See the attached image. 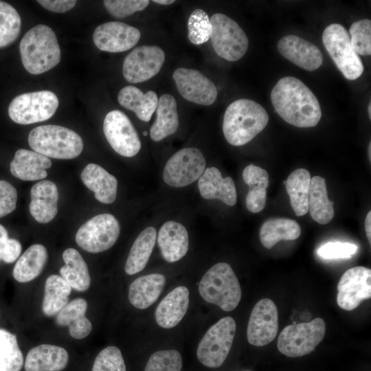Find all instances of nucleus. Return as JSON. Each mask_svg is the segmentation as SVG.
<instances>
[{
    "label": "nucleus",
    "instance_id": "obj_1",
    "mask_svg": "<svg viewBox=\"0 0 371 371\" xmlns=\"http://www.w3.org/2000/svg\"><path fill=\"white\" fill-rule=\"evenodd\" d=\"M277 113L287 123L300 128L315 126L322 117L319 101L312 91L293 76L280 79L271 93Z\"/></svg>",
    "mask_w": 371,
    "mask_h": 371
},
{
    "label": "nucleus",
    "instance_id": "obj_2",
    "mask_svg": "<svg viewBox=\"0 0 371 371\" xmlns=\"http://www.w3.org/2000/svg\"><path fill=\"white\" fill-rule=\"evenodd\" d=\"M269 115L264 107L249 99H239L225 110L223 132L232 146H239L251 141L267 125Z\"/></svg>",
    "mask_w": 371,
    "mask_h": 371
},
{
    "label": "nucleus",
    "instance_id": "obj_3",
    "mask_svg": "<svg viewBox=\"0 0 371 371\" xmlns=\"http://www.w3.org/2000/svg\"><path fill=\"white\" fill-rule=\"evenodd\" d=\"M19 49L23 65L32 74H41L50 70L61 58L54 32L43 24L32 27L25 34Z\"/></svg>",
    "mask_w": 371,
    "mask_h": 371
},
{
    "label": "nucleus",
    "instance_id": "obj_4",
    "mask_svg": "<svg viewBox=\"0 0 371 371\" xmlns=\"http://www.w3.org/2000/svg\"><path fill=\"white\" fill-rule=\"evenodd\" d=\"M30 147L47 157L71 159L82 151L81 137L71 129L54 125H42L32 129L28 136Z\"/></svg>",
    "mask_w": 371,
    "mask_h": 371
},
{
    "label": "nucleus",
    "instance_id": "obj_5",
    "mask_svg": "<svg viewBox=\"0 0 371 371\" xmlns=\"http://www.w3.org/2000/svg\"><path fill=\"white\" fill-rule=\"evenodd\" d=\"M199 292L204 300L225 311L235 309L242 295L238 280L226 262L216 263L207 270L199 282Z\"/></svg>",
    "mask_w": 371,
    "mask_h": 371
},
{
    "label": "nucleus",
    "instance_id": "obj_6",
    "mask_svg": "<svg viewBox=\"0 0 371 371\" xmlns=\"http://www.w3.org/2000/svg\"><path fill=\"white\" fill-rule=\"evenodd\" d=\"M324 45L337 67L350 80L359 78L364 67L354 50L346 29L338 23L328 25L322 34Z\"/></svg>",
    "mask_w": 371,
    "mask_h": 371
},
{
    "label": "nucleus",
    "instance_id": "obj_7",
    "mask_svg": "<svg viewBox=\"0 0 371 371\" xmlns=\"http://www.w3.org/2000/svg\"><path fill=\"white\" fill-rule=\"evenodd\" d=\"M326 333V324L321 317L310 322L288 325L278 339V350L289 357H300L312 352L322 341Z\"/></svg>",
    "mask_w": 371,
    "mask_h": 371
},
{
    "label": "nucleus",
    "instance_id": "obj_8",
    "mask_svg": "<svg viewBox=\"0 0 371 371\" xmlns=\"http://www.w3.org/2000/svg\"><path fill=\"white\" fill-rule=\"evenodd\" d=\"M236 329V324L232 317H223L212 325L198 345L199 361L208 368L220 367L231 350Z\"/></svg>",
    "mask_w": 371,
    "mask_h": 371
},
{
    "label": "nucleus",
    "instance_id": "obj_9",
    "mask_svg": "<svg viewBox=\"0 0 371 371\" xmlns=\"http://www.w3.org/2000/svg\"><path fill=\"white\" fill-rule=\"evenodd\" d=\"M210 19V39L215 52L228 61H236L247 52L248 38L240 26L222 13L214 14Z\"/></svg>",
    "mask_w": 371,
    "mask_h": 371
},
{
    "label": "nucleus",
    "instance_id": "obj_10",
    "mask_svg": "<svg viewBox=\"0 0 371 371\" xmlns=\"http://www.w3.org/2000/svg\"><path fill=\"white\" fill-rule=\"evenodd\" d=\"M58 104L57 96L50 91L25 93L12 100L8 107V115L17 124H34L52 117Z\"/></svg>",
    "mask_w": 371,
    "mask_h": 371
},
{
    "label": "nucleus",
    "instance_id": "obj_11",
    "mask_svg": "<svg viewBox=\"0 0 371 371\" xmlns=\"http://www.w3.org/2000/svg\"><path fill=\"white\" fill-rule=\"evenodd\" d=\"M120 223L112 214L96 215L84 223L77 231L76 242L82 249L100 253L110 249L117 240Z\"/></svg>",
    "mask_w": 371,
    "mask_h": 371
},
{
    "label": "nucleus",
    "instance_id": "obj_12",
    "mask_svg": "<svg viewBox=\"0 0 371 371\" xmlns=\"http://www.w3.org/2000/svg\"><path fill=\"white\" fill-rule=\"evenodd\" d=\"M205 166V159L199 149L184 148L168 160L164 168L163 179L172 187L187 186L200 178Z\"/></svg>",
    "mask_w": 371,
    "mask_h": 371
},
{
    "label": "nucleus",
    "instance_id": "obj_13",
    "mask_svg": "<svg viewBox=\"0 0 371 371\" xmlns=\"http://www.w3.org/2000/svg\"><path fill=\"white\" fill-rule=\"evenodd\" d=\"M103 131L112 148L119 155L131 157L139 151V135L123 112L119 110L109 112L104 120Z\"/></svg>",
    "mask_w": 371,
    "mask_h": 371
},
{
    "label": "nucleus",
    "instance_id": "obj_14",
    "mask_svg": "<svg viewBox=\"0 0 371 371\" xmlns=\"http://www.w3.org/2000/svg\"><path fill=\"white\" fill-rule=\"evenodd\" d=\"M165 60V52L156 45L135 48L124 58L123 76L131 83L148 80L160 71Z\"/></svg>",
    "mask_w": 371,
    "mask_h": 371
},
{
    "label": "nucleus",
    "instance_id": "obj_15",
    "mask_svg": "<svg viewBox=\"0 0 371 371\" xmlns=\"http://www.w3.org/2000/svg\"><path fill=\"white\" fill-rule=\"evenodd\" d=\"M337 302L346 311H352L371 297V270L359 266L348 269L337 284Z\"/></svg>",
    "mask_w": 371,
    "mask_h": 371
},
{
    "label": "nucleus",
    "instance_id": "obj_16",
    "mask_svg": "<svg viewBox=\"0 0 371 371\" xmlns=\"http://www.w3.org/2000/svg\"><path fill=\"white\" fill-rule=\"evenodd\" d=\"M278 330V311L269 298L259 300L253 308L247 328L249 343L263 346L271 343Z\"/></svg>",
    "mask_w": 371,
    "mask_h": 371
},
{
    "label": "nucleus",
    "instance_id": "obj_17",
    "mask_svg": "<svg viewBox=\"0 0 371 371\" xmlns=\"http://www.w3.org/2000/svg\"><path fill=\"white\" fill-rule=\"evenodd\" d=\"M172 77L179 93L189 102L205 106L215 102L218 95L216 86L198 70L179 67Z\"/></svg>",
    "mask_w": 371,
    "mask_h": 371
},
{
    "label": "nucleus",
    "instance_id": "obj_18",
    "mask_svg": "<svg viewBox=\"0 0 371 371\" xmlns=\"http://www.w3.org/2000/svg\"><path fill=\"white\" fill-rule=\"evenodd\" d=\"M140 36L141 33L138 29L122 22L111 21L95 28L93 40L99 49L117 53L133 47Z\"/></svg>",
    "mask_w": 371,
    "mask_h": 371
},
{
    "label": "nucleus",
    "instance_id": "obj_19",
    "mask_svg": "<svg viewBox=\"0 0 371 371\" xmlns=\"http://www.w3.org/2000/svg\"><path fill=\"white\" fill-rule=\"evenodd\" d=\"M280 54L305 70L317 69L323 63L319 49L313 43L295 35L282 37L277 44Z\"/></svg>",
    "mask_w": 371,
    "mask_h": 371
},
{
    "label": "nucleus",
    "instance_id": "obj_20",
    "mask_svg": "<svg viewBox=\"0 0 371 371\" xmlns=\"http://www.w3.org/2000/svg\"><path fill=\"white\" fill-rule=\"evenodd\" d=\"M157 240L162 257L168 262L179 260L188 252V231L182 224L176 221L164 223L159 230Z\"/></svg>",
    "mask_w": 371,
    "mask_h": 371
},
{
    "label": "nucleus",
    "instance_id": "obj_21",
    "mask_svg": "<svg viewBox=\"0 0 371 371\" xmlns=\"http://www.w3.org/2000/svg\"><path fill=\"white\" fill-rule=\"evenodd\" d=\"M198 188L205 199H218L229 206L236 203V189L232 178H223L220 170L215 167L205 168L199 179Z\"/></svg>",
    "mask_w": 371,
    "mask_h": 371
},
{
    "label": "nucleus",
    "instance_id": "obj_22",
    "mask_svg": "<svg viewBox=\"0 0 371 371\" xmlns=\"http://www.w3.org/2000/svg\"><path fill=\"white\" fill-rule=\"evenodd\" d=\"M30 212L38 223H47L58 212V192L56 185L49 180L34 184L30 190Z\"/></svg>",
    "mask_w": 371,
    "mask_h": 371
},
{
    "label": "nucleus",
    "instance_id": "obj_23",
    "mask_svg": "<svg viewBox=\"0 0 371 371\" xmlns=\"http://www.w3.org/2000/svg\"><path fill=\"white\" fill-rule=\"evenodd\" d=\"M189 290L179 286L170 291L158 304L155 320L164 328L177 326L185 316L189 306Z\"/></svg>",
    "mask_w": 371,
    "mask_h": 371
},
{
    "label": "nucleus",
    "instance_id": "obj_24",
    "mask_svg": "<svg viewBox=\"0 0 371 371\" xmlns=\"http://www.w3.org/2000/svg\"><path fill=\"white\" fill-rule=\"evenodd\" d=\"M52 166L51 160L35 151L21 148L16 150L10 162L12 175L23 181H36L47 176V169Z\"/></svg>",
    "mask_w": 371,
    "mask_h": 371
},
{
    "label": "nucleus",
    "instance_id": "obj_25",
    "mask_svg": "<svg viewBox=\"0 0 371 371\" xmlns=\"http://www.w3.org/2000/svg\"><path fill=\"white\" fill-rule=\"evenodd\" d=\"M83 183L94 192L95 199L104 204L113 203L117 196V180L100 166L90 163L80 175Z\"/></svg>",
    "mask_w": 371,
    "mask_h": 371
},
{
    "label": "nucleus",
    "instance_id": "obj_26",
    "mask_svg": "<svg viewBox=\"0 0 371 371\" xmlns=\"http://www.w3.org/2000/svg\"><path fill=\"white\" fill-rule=\"evenodd\" d=\"M69 360L67 350L58 346L42 344L32 348L25 361V371H61Z\"/></svg>",
    "mask_w": 371,
    "mask_h": 371
},
{
    "label": "nucleus",
    "instance_id": "obj_27",
    "mask_svg": "<svg viewBox=\"0 0 371 371\" xmlns=\"http://www.w3.org/2000/svg\"><path fill=\"white\" fill-rule=\"evenodd\" d=\"M166 283L161 273H150L135 279L129 286L128 300L137 308L145 309L158 299Z\"/></svg>",
    "mask_w": 371,
    "mask_h": 371
},
{
    "label": "nucleus",
    "instance_id": "obj_28",
    "mask_svg": "<svg viewBox=\"0 0 371 371\" xmlns=\"http://www.w3.org/2000/svg\"><path fill=\"white\" fill-rule=\"evenodd\" d=\"M156 118L150 127V136L155 142H159L176 133L179 128V115L175 98L164 94L158 99Z\"/></svg>",
    "mask_w": 371,
    "mask_h": 371
},
{
    "label": "nucleus",
    "instance_id": "obj_29",
    "mask_svg": "<svg viewBox=\"0 0 371 371\" xmlns=\"http://www.w3.org/2000/svg\"><path fill=\"white\" fill-rule=\"evenodd\" d=\"M87 302L83 298H76L57 314L56 323L60 326H68L70 335L76 339L87 337L92 330L91 322L85 317Z\"/></svg>",
    "mask_w": 371,
    "mask_h": 371
},
{
    "label": "nucleus",
    "instance_id": "obj_30",
    "mask_svg": "<svg viewBox=\"0 0 371 371\" xmlns=\"http://www.w3.org/2000/svg\"><path fill=\"white\" fill-rule=\"evenodd\" d=\"M117 100L121 106L133 111L139 120L149 122L156 110L158 98L154 91L144 93L137 87L128 85L119 91Z\"/></svg>",
    "mask_w": 371,
    "mask_h": 371
},
{
    "label": "nucleus",
    "instance_id": "obj_31",
    "mask_svg": "<svg viewBox=\"0 0 371 371\" xmlns=\"http://www.w3.org/2000/svg\"><path fill=\"white\" fill-rule=\"evenodd\" d=\"M243 179L249 188L245 199L247 210L253 213L260 212L266 203L267 188L269 185L267 172L260 167L250 164L243 170Z\"/></svg>",
    "mask_w": 371,
    "mask_h": 371
},
{
    "label": "nucleus",
    "instance_id": "obj_32",
    "mask_svg": "<svg viewBox=\"0 0 371 371\" xmlns=\"http://www.w3.org/2000/svg\"><path fill=\"white\" fill-rule=\"evenodd\" d=\"M65 265L60 269V277L71 288L80 292L87 291L90 286L91 278L85 260L74 248H68L63 253Z\"/></svg>",
    "mask_w": 371,
    "mask_h": 371
},
{
    "label": "nucleus",
    "instance_id": "obj_33",
    "mask_svg": "<svg viewBox=\"0 0 371 371\" xmlns=\"http://www.w3.org/2000/svg\"><path fill=\"white\" fill-rule=\"evenodd\" d=\"M47 260V251L41 244L28 247L16 262L12 274L19 282L33 280L42 272Z\"/></svg>",
    "mask_w": 371,
    "mask_h": 371
},
{
    "label": "nucleus",
    "instance_id": "obj_34",
    "mask_svg": "<svg viewBox=\"0 0 371 371\" xmlns=\"http://www.w3.org/2000/svg\"><path fill=\"white\" fill-rule=\"evenodd\" d=\"M334 204L328 198L325 179L319 176L312 177L308 193V210L311 218L322 225L328 223L335 215Z\"/></svg>",
    "mask_w": 371,
    "mask_h": 371
},
{
    "label": "nucleus",
    "instance_id": "obj_35",
    "mask_svg": "<svg viewBox=\"0 0 371 371\" xmlns=\"http://www.w3.org/2000/svg\"><path fill=\"white\" fill-rule=\"evenodd\" d=\"M157 240V231L153 227L145 228L135 240L124 266L128 275L142 271L146 266Z\"/></svg>",
    "mask_w": 371,
    "mask_h": 371
},
{
    "label": "nucleus",
    "instance_id": "obj_36",
    "mask_svg": "<svg viewBox=\"0 0 371 371\" xmlns=\"http://www.w3.org/2000/svg\"><path fill=\"white\" fill-rule=\"evenodd\" d=\"M311 179L310 172L306 169L297 168L283 182L297 216H304L308 212Z\"/></svg>",
    "mask_w": 371,
    "mask_h": 371
},
{
    "label": "nucleus",
    "instance_id": "obj_37",
    "mask_svg": "<svg viewBox=\"0 0 371 371\" xmlns=\"http://www.w3.org/2000/svg\"><path fill=\"white\" fill-rule=\"evenodd\" d=\"M300 234V225L294 220L284 218L268 219L260 230V241L267 249H271L282 240H295Z\"/></svg>",
    "mask_w": 371,
    "mask_h": 371
},
{
    "label": "nucleus",
    "instance_id": "obj_38",
    "mask_svg": "<svg viewBox=\"0 0 371 371\" xmlns=\"http://www.w3.org/2000/svg\"><path fill=\"white\" fill-rule=\"evenodd\" d=\"M71 291V286L60 276H49L45 284L43 313L49 317L57 315L67 304Z\"/></svg>",
    "mask_w": 371,
    "mask_h": 371
},
{
    "label": "nucleus",
    "instance_id": "obj_39",
    "mask_svg": "<svg viewBox=\"0 0 371 371\" xmlns=\"http://www.w3.org/2000/svg\"><path fill=\"white\" fill-rule=\"evenodd\" d=\"M23 365V357L16 337L0 329V371H20Z\"/></svg>",
    "mask_w": 371,
    "mask_h": 371
},
{
    "label": "nucleus",
    "instance_id": "obj_40",
    "mask_svg": "<svg viewBox=\"0 0 371 371\" xmlns=\"http://www.w3.org/2000/svg\"><path fill=\"white\" fill-rule=\"evenodd\" d=\"M21 17L10 4L0 1V48L12 43L21 30Z\"/></svg>",
    "mask_w": 371,
    "mask_h": 371
},
{
    "label": "nucleus",
    "instance_id": "obj_41",
    "mask_svg": "<svg viewBox=\"0 0 371 371\" xmlns=\"http://www.w3.org/2000/svg\"><path fill=\"white\" fill-rule=\"evenodd\" d=\"M188 36L194 45H201L210 38L212 25L207 14L202 9L194 10L188 22Z\"/></svg>",
    "mask_w": 371,
    "mask_h": 371
},
{
    "label": "nucleus",
    "instance_id": "obj_42",
    "mask_svg": "<svg viewBox=\"0 0 371 371\" xmlns=\"http://www.w3.org/2000/svg\"><path fill=\"white\" fill-rule=\"evenodd\" d=\"M351 45L357 54H371V21L361 19L353 23L349 29Z\"/></svg>",
    "mask_w": 371,
    "mask_h": 371
},
{
    "label": "nucleus",
    "instance_id": "obj_43",
    "mask_svg": "<svg viewBox=\"0 0 371 371\" xmlns=\"http://www.w3.org/2000/svg\"><path fill=\"white\" fill-rule=\"evenodd\" d=\"M182 357L176 350L154 352L146 363L144 371H181Z\"/></svg>",
    "mask_w": 371,
    "mask_h": 371
},
{
    "label": "nucleus",
    "instance_id": "obj_44",
    "mask_svg": "<svg viewBox=\"0 0 371 371\" xmlns=\"http://www.w3.org/2000/svg\"><path fill=\"white\" fill-rule=\"evenodd\" d=\"M91 371H126L120 350L110 346L101 350L95 359Z\"/></svg>",
    "mask_w": 371,
    "mask_h": 371
},
{
    "label": "nucleus",
    "instance_id": "obj_45",
    "mask_svg": "<svg viewBox=\"0 0 371 371\" xmlns=\"http://www.w3.org/2000/svg\"><path fill=\"white\" fill-rule=\"evenodd\" d=\"M148 0H105L107 11L115 18H124L136 12L144 10L149 4Z\"/></svg>",
    "mask_w": 371,
    "mask_h": 371
},
{
    "label": "nucleus",
    "instance_id": "obj_46",
    "mask_svg": "<svg viewBox=\"0 0 371 371\" xmlns=\"http://www.w3.org/2000/svg\"><path fill=\"white\" fill-rule=\"evenodd\" d=\"M358 246L350 243L328 242L319 247L317 254L323 259L350 258L357 253Z\"/></svg>",
    "mask_w": 371,
    "mask_h": 371
},
{
    "label": "nucleus",
    "instance_id": "obj_47",
    "mask_svg": "<svg viewBox=\"0 0 371 371\" xmlns=\"http://www.w3.org/2000/svg\"><path fill=\"white\" fill-rule=\"evenodd\" d=\"M17 192L15 188L5 180H0V217H3L16 208Z\"/></svg>",
    "mask_w": 371,
    "mask_h": 371
},
{
    "label": "nucleus",
    "instance_id": "obj_48",
    "mask_svg": "<svg viewBox=\"0 0 371 371\" xmlns=\"http://www.w3.org/2000/svg\"><path fill=\"white\" fill-rule=\"evenodd\" d=\"M21 249V245L17 240L8 238L5 244L0 248L1 259L6 263H12L19 258Z\"/></svg>",
    "mask_w": 371,
    "mask_h": 371
},
{
    "label": "nucleus",
    "instance_id": "obj_49",
    "mask_svg": "<svg viewBox=\"0 0 371 371\" xmlns=\"http://www.w3.org/2000/svg\"><path fill=\"white\" fill-rule=\"evenodd\" d=\"M37 2L45 9L58 13L70 10L77 3L74 0H38Z\"/></svg>",
    "mask_w": 371,
    "mask_h": 371
},
{
    "label": "nucleus",
    "instance_id": "obj_50",
    "mask_svg": "<svg viewBox=\"0 0 371 371\" xmlns=\"http://www.w3.org/2000/svg\"><path fill=\"white\" fill-rule=\"evenodd\" d=\"M365 228L367 238L370 244L371 243V212L369 211L365 219Z\"/></svg>",
    "mask_w": 371,
    "mask_h": 371
},
{
    "label": "nucleus",
    "instance_id": "obj_51",
    "mask_svg": "<svg viewBox=\"0 0 371 371\" xmlns=\"http://www.w3.org/2000/svg\"><path fill=\"white\" fill-rule=\"evenodd\" d=\"M8 238L6 229L0 224V248L5 244Z\"/></svg>",
    "mask_w": 371,
    "mask_h": 371
},
{
    "label": "nucleus",
    "instance_id": "obj_52",
    "mask_svg": "<svg viewBox=\"0 0 371 371\" xmlns=\"http://www.w3.org/2000/svg\"><path fill=\"white\" fill-rule=\"evenodd\" d=\"M153 1L154 3L164 5H170L175 2L174 0H153Z\"/></svg>",
    "mask_w": 371,
    "mask_h": 371
},
{
    "label": "nucleus",
    "instance_id": "obj_53",
    "mask_svg": "<svg viewBox=\"0 0 371 371\" xmlns=\"http://www.w3.org/2000/svg\"><path fill=\"white\" fill-rule=\"evenodd\" d=\"M368 111L369 117L370 119H371V102H370L368 104Z\"/></svg>",
    "mask_w": 371,
    "mask_h": 371
},
{
    "label": "nucleus",
    "instance_id": "obj_54",
    "mask_svg": "<svg viewBox=\"0 0 371 371\" xmlns=\"http://www.w3.org/2000/svg\"><path fill=\"white\" fill-rule=\"evenodd\" d=\"M368 148H369V159L370 161L371 160V143L370 142L369 144Z\"/></svg>",
    "mask_w": 371,
    "mask_h": 371
},
{
    "label": "nucleus",
    "instance_id": "obj_55",
    "mask_svg": "<svg viewBox=\"0 0 371 371\" xmlns=\"http://www.w3.org/2000/svg\"><path fill=\"white\" fill-rule=\"evenodd\" d=\"M1 260V256H0V260Z\"/></svg>",
    "mask_w": 371,
    "mask_h": 371
},
{
    "label": "nucleus",
    "instance_id": "obj_56",
    "mask_svg": "<svg viewBox=\"0 0 371 371\" xmlns=\"http://www.w3.org/2000/svg\"><path fill=\"white\" fill-rule=\"evenodd\" d=\"M247 371H249V370H247Z\"/></svg>",
    "mask_w": 371,
    "mask_h": 371
}]
</instances>
